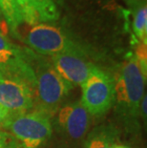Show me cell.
I'll return each instance as SVG.
<instances>
[{"mask_svg":"<svg viewBox=\"0 0 147 148\" xmlns=\"http://www.w3.org/2000/svg\"><path fill=\"white\" fill-rule=\"evenodd\" d=\"M115 81V102L120 118L127 126L137 125L140 115V103L144 94L146 79L140 71L136 56H130L125 60L117 75Z\"/></svg>","mask_w":147,"mask_h":148,"instance_id":"cell-1","label":"cell"},{"mask_svg":"<svg viewBox=\"0 0 147 148\" xmlns=\"http://www.w3.org/2000/svg\"><path fill=\"white\" fill-rule=\"evenodd\" d=\"M33 68L36 75L34 102L38 111L51 118L61 107L74 86L65 80L46 58L36 55Z\"/></svg>","mask_w":147,"mask_h":148,"instance_id":"cell-2","label":"cell"},{"mask_svg":"<svg viewBox=\"0 0 147 148\" xmlns=\"http://www.w3.org/2000/svg\"><path fill=\"white\" fill-rule=\"evenodd\" d=\"M2 129L12 135L22 148H40L53 133L51 118L38 110L11 114Z\"/></svg>","mask_w":147,"mask_h":148,"instance_id":"cell-3","label":"cell"},{"mask_svg":"<svg viewBox=\"0 0 147 148\" xmlns=\"http://www.w3.org/2000/svg\"><path fill=\"white\" fill-rule=\"evenodd\" d=\"M23 41L41 55L52 56L65 53H84L83 47L61 28L47 23L31 26L23 36Z\"/></svg>","mask_w":147,"mask_h":148,"instance_id":"cell-4","label":"cell"},{"mask_svg":"<svg viewBox=\"0 0 147 148\" xmlns=\"http://www.w3.org/2000/svg\"><path fill=\"white\" fill-rule=\"evenodd\" d=\"M33 51L22 49L10 41L0 32V72L3 77L26 83L36 91V75L33 68Z\"/></svg>","mask_w":147,"mask_h":148,"instance_id":"cell-5","label":"cell"},{"mask_svg":"<svg viewBox=\"0 0 147 148\" xmlns=\"http://www.w3.org/2000/svg\"><path fill=\"white\" fill-rule=\"evenodd\" d=\"M81 86V104L90 115L101 116L115 103L114 77L96 67Z\"/></svg>","mask_w":147,"mask_h":148,"instance_id":"cell-6","label":"cell"},{"mask_svg":"<svg viewBox=\"0 0 147 148\" xmlns=\"http://www.w3.org/2000/svg\"><path fill=\"white\" fill-rule=\"evenodd\" d=\"M90 114L80 101L66 103L55 113V125L65 136L73 140L83 138L88 133Z\"/></svg>","mask_w":147,"mask_h":148,"instance_id":"cell-7","label":"cell"},{"mask_svg":"<svg viewBox=\"0 0 147 148\" xmlns=\"http://www.w3.org/2000/svg\"><path fill=\"white\" fill-rule=\"evenodd\" d=\"M0 105L10 114L30 112L34 107V92L22 81L0 78Z\"/></svg>","mask_w":147,"mask_h":148,"instance_id":"cell-8","label":"cell"},{"mask_svg":"<svg viewBox=\"0 0 147 148\" xmlns=\"http://www.w3.org/2000/svg\"><path fill=\"white\" fill-rule=\"evenodd\" d=\"M51 62L55 71L73 86L82 84L96 67L87 59L85 53H80L52 56Z\"/></svg>","mask_w":147,"mask_h":148,"instance_id":"cell-9","label":"cell"},{"mask_svg":"<svg viewBox=\"0 0 147 148\" xmlns=\"http://www.w3.org/2000/svg\"><path fill=\"white\" fill-rule=\"evenodd\" d=\"M23 23L29 26L53 22L58 19L59 12L53 0H16Z\"/></svg>","mask_w":147,"mask_h":148,"instance_id":"cell-10","label":"cell"},{"mask_svg":"<svg viewBox=\"0 0 147 148\" xmlns=\"http://www.w3.org/2000/svg\"><path fill=\"white\" fill-rule=\"evenodd\" d=\"M118 131L110 125L96 127L88 134L85 148H113L117 140Z\"/></svg>","mask_w":147,"mask_h":148,"instance_id":"cell-11","label":"cell"},{"mask_svg":"<svg viewBox=\"0 0 147 148\" xmlns=\"http://www.w3.org/2000/svg\"><path fill=\"white\" fill-rule=\"evenodd\" d=\"M0 12L12 34L18 37L19 27L23 24V19L16 0H0Z\"/></svg>","mask_w":147,"mask_h":148,"instance_id":"cell-12","label":"cell"},{"mask_svg":"<svg viewBox=\"0 0 147 148\" xmlns=\"http://www.w3.org/2000/svg\"><path fill=\"white\" fill-rule=\"evenodd\" d=\"M132 7L133 31L140 42L147 43V5L146 0L136 3Z\"/></svg>","mask_w":147,"mask_h":148,"instance_id":"cell-13","label":"cell"},{"mask_svg":"<svg viewBox=\"0 0 147 148\" xmlns=\"http://www.w3.org/2000/svg\"><path fill=\"white\" fill-rule=\"evenodd\" d=\"M136 59L139 63L140 68V71L143 75V77L146 79L147 75V53H146V44L139 42L137 44L136 48V53H135Z\"/></svg>","mask_w":147,"mask_h":148,"instance_id":"cell-14","label":"cell"},{"mask_svg":"<svg viewBox=\"0 0 147 148\" xmlns=\"http://www.w3.org/2000/svg\"><path fill=\"white\" fill-rule=\"evenodd\" d=\"M0 148H22V146L9 132L0 130Z\"/></svg>","mask_w":147,"mask_h":148,"instance_id":"cell-15","label":"cell"},{"mask_svg":"<svg viewBox=\"0 0 147 148\" xmlns=\"http://www.w3.org/2000/svg\"><path fill=\"white\" fill-rule=\"evenodd\" d=\"M10 115L11 114L4 108V107H2L0 105V129H2L3 125H4L6 121L9 119Z\"/></svg>","mask_w":147,"mask_h":148,"instance_id":"cell-16","label":"cell"},{"mask_svg":"<svg viewBox=\"0 0 147 148\" xmlns=\"http://www.w3.org/2000/svg\"><path fill=\"white\" fill-rule=\"evenodd\" d=\"M125 1L127 2V4L129 6H133L134 4H136V3L142 2V1H143V0H125Z\"/></svg>","mask_w":147,"mask_h":148,"instance_id":"cell-17","label":"cell"},{"mask_svg":"<svg viewBox=\"0 0 147 148\" xmlns=\"http://www.w3.org/2000/svg\"><path fill=\"white\" fill-rule=\"evenodd\" d=\"M113 148H127V146L120 145V144H115V145L113 146Z\"/></svg>","mask_w":147,"mask_h":148,"instance_id":"cell-18","label":"cell"},{"mask_svg":"<svg viewBox=\"0 0 147 148\" xmlns=\"http://www.w3.org/2000/svg\"><path fill=\"white\" fill-rule=\"evenodd\" d=\"M1 17H2V14H1V12H0V24H1Z\"/></svg>","mask_w":147,"mask_h":148,"instance_id":"cell-19","label":"cell"},{"mask_svg":"<svg viewBox=\"0 0 147 148\" xmlns=\"http://www.w3.org/2000/svg\"><path fill=\"white\" fill-rule=\"evenodd\" d=\"M3 77V75H2V73L0 72V78H2Z\"/></svg>","mask_w":147,"mask_h":148,"instance_id":"cell-20","label":"cell"},{"mask_svg":"<svg viewBox=\"0 0 147 148\" xmlns=\"http://www.w3.org/2000/svg\"><path fill=\"white\" fill-rule=\"evenodd\" d=\"M127 148H129V147H127Z\"/></svg>","mask_w":147,"mask_h":148,"instance_id":"cell-21","label":"cell"}]
</instances>
